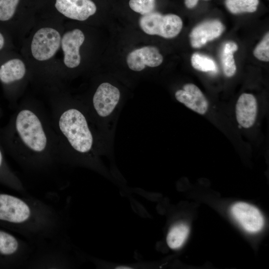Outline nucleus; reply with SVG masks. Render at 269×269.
<instances>
[{"label": "nucleus", "mask_w": 269, "mask_h": 269, "mask_svg": "<svg viewBox=\"0 0 269 269\" xmlns=\"http://www.w3.org/2000/svg\"><path fill=\"white\" fill-rule=\"evenodd\" d=\"M53 106V128L58 139L60 161L93 165L99 143L84 106Z\"/></svg>", "instance_id": "nucleus-1"}, {"label": "nucleus", "mask_w": 269, "mask_h": 269, "mask_svg": "<svg viewBox=\"0 0 269 269\" xmlns=\"http://www.w3.org/2000/svg\"><path fill=\"white\" fill-rule=\"evenodd\" d=\"M13 127L21 165L39 170L60 161L58 139L54 130L35 107L22 106L15 116Z\"/></svg>", "instance_id": "nucleus-2"}, {"label": "nucleus", "mask_w": 269, "mask_h": 269, "mask_svg": "<svg viewBox=\"0 0 269 269\" xmlns=\"http://www.w3.org/2000/svg\"><path fill=\"white\" fill-rule=\"evenodd\" d=\"M0 221L36 241L54 238L62 225L58 213L43 201L4 193H0Z\"/></svg>", "instance_id": "nucleus-3"}, {"label": "nucleus", "mask_w": 269, "mask_h": 269, "mask_svg": "<svg viewBox=\"0 0 269 269\" xmlns=\"http://www.w3.org/2000/svg\"><path fill=\"white\" fill-rule=\"evenodd\" d=\"M121 92L116 86L103 82L95 92L90 106L86 107L92 119L99 123L109 121L119 108Z\"/></svg>", "instance_id": "nucleus-4"}, {"label": "nucleus", "mask_w": 269, "mask_h": 269, "mask_svg": "<svg viewBox=\"0 0 269 269\" xmlns=\"http://www.w3.org/2000/svg\"><path fill=\"white\" fill-rule=\"evenodd\" d=\"M139 25L147 34L171 38L179 33L183 23L181 18L176 14L162 15L153 11L142 15L139 20Z\"/></svg>", "instance_id": "nucleus-5"}, {"label": "nucleus", "mask_w": 269, "mask_h": 269, "mask_svg": "<svg viewBox=\"0 0 269 269\" xmlns=\"http://www.w3.org/2000/svg\"><path fill=\"white\" fill-rule=\"evenodd\" d=\"M61 36L55 29L42 28L33 36L31 50L33 57L39 61L47 60L52 57L59 48Z\"/></svg>", "instance_id": "nucleus-6"}, {"label": "nucleus", "mask_w": 269, "mask_h": 269, "mask_svg": "<svg viewBox=\"0 0 269 269\" xmlns=\"http://www.w3.org/2000/svg\"><path fill=\"white\" fill-rule=\"evenodd\" d=\"M231 212L244 229L250 233L260 231L264 226V218L255 207L244 202H238L231 208Z\"/></svg>", "instance_id": "nucleus-7"}, {"label": "nucleus", "mask_w": 269, "mask_h": 269, "mask_svg": "<svg viewBox=\"0 0 269 269\" xmlns=\"http://www.w3.org/2000/svg\"><path fill=\"white\" fill-rule=\"evenodd\" d=\"M162 61L163 57L158 49L151 46L135 49L127 57V63L129 68L136 72L143 70L146 66L157 67Z\"/></svg>", "instance_id": "nucleus-8"}, {"label": "nucleus", "mask_w": 269, "mask_h": 269, "mask_svg": "<svg viewBox=\"0 0 269 269\" xmlns=\"http://www.w3.org/2000/svg\"><path fill=\"white\" fill-rule=\"evenodd\" d=\"M55 6L66 17L79 21L86 20L97 10L91 0H56Z\"/></svg>", "instance_id": "nucleus-9"}, {"label": "nucleus", "mask_w": 269, "mask_h": 269, "mask_svg": "<svg viewBox=\"0 0 269 269\" xmlns=\"http://www.w3.org/2000/svg\"><path fill=\"white\" fill-rule=\"evenodd\" d=\"M84 40V34L79 29L68 31L63 35L61 43L64 55V63L67 67L74 68L79 65V49Z\"/></svg>", "instance_id": "nucleus-10"}, {"label": "nucleus", "mask_w": 269, "mask_h": 269, "mask_svg": "<svg viewBox=\"0 0 269 269\" xmlns=\"http://www.w3.org/2000/svg\"><path fill=\"white\" fill-rule=\"evenodd\" d=\"M175 99L186 107L200 115H204L208 109V102L200 89L191 83L185 84L182 89L175 93Z\"/></svg>", "instance_id": "nucleus-11"}, {"label": "nucleus", "mask_w": 269, "mask_h": 269, "mask_svg": "<svg viewBox=\"0 0 269 269\" xmlns=\"http://www.w3.org/2000/svg\"><path fill=\"white\" fill-rule=\"evenodd\" d=\"M224 27L218 20L204 21L195 26L190 33V43L194 48H199L207 42L218 37Z\"/></svg>", "instance_id": "nucleus-12"}, {"label": "nucleus", "mask_w": 269, "mask_h": 269, "mask_svg": "<svg viewBox=\"0 0 269 269\" xmlns=\"http://www.w3.org/2000/svg\"><path fill=\"white\" fill-rule=\"evenodd\" d=\"M238 124L248 129L255 124L258 112L257 101L255 96L249 93H243L238 98L235 108Z\"/></svg>", "instance_id": "nucleus-13"}, {"label": "nucleus", "mask_w": 269, "mask_h": 269, "mask_svg": "<svg viewBox=\"0 0 269 269\" xmlns=\"http://www.w3.org/2000/svg\"><path fill=\"white\" fill-rule=\"evenodd\" d=\"M26 73L23 62L18 59H13L3 64L0 67V80L4 84H9L22 79Z\"/></svg>", "instance_id": "nucleus-14"}, {"label": "nucleus", "mask_w": 269, "mask_h": 269, "mask_svg": "<svg viewBox=\"0 0 269 269\" xmlns=\"http://www.w3.org/2000/svg\"><path fill=\"white\" fill-rule=\"evenodd\" d=\"M238 49L237 45L234 42H226L223 48L221 54V62L225 75L231 77L236 71V66L233 53Z\"/></svg>", "instance_id": "nucleus-15"}, {"label": "nucleus", "mask_w": 269, "mask_h": 269, "mask_svg": "<svg viewBox=\"0 0 269 269\" xmlns=\"http://www.w3.org/2000/svg\"><path fill=\"white\" fill-rule=\"evenodd\" d=\"M189 232V227L184 224L174 226L167 234L166 241L168 246L172 249L179 248L184 243Z\"/></svg>", "instance_id": "nucleus-16"}, {"label": "nucleus", "mask_w": 269, "mask_h": 269, "mask_svg": "<svg viewBox=\"0 0 269 269\" xmlns=\"http://www.w3.org/2000/svg\"><path fill=\"white\" fill-rule=\"evenodd\" d=\"M63 254L60 253H49L37 258L31 266L41 268H63L64 263Z\"/></svg>", "instance_id": "nucleus-17"}, {"label": "nucleus", "mask_w": 269, "mask_h": 269, "mask_svg": "<svg viewBox=\"0 0 269 269\" xmlns=\"http://www.w3.org/2000/svg\"><path fill=\"white\" fill-rule=\"evenodd\" d=\"M259 0H226L225 4L228 10L236 14L242 12H253L257 8Z\"/></svg>", "instance_id": "nucleus-18"}, {"label": "nucleus", "mask_w": 269, "mask_h": 269, "mask_svg": "<svg viewBox=\"0 0 269 269\" xmlns=\"http://www.w3.org/2000/svg\"><path fill=\"white\" fill-rule=\"evenodd\" d=\"M191 62L193 67L202 72H215L217 70V66L215 62L211 58L199 53H194L191 58Z\"/></svg>", "instance_id": "nucleus-19"}, {"label": "nucleus", "mask_w": 269, "mask_h": 269, "mask_svg": "<svg viewBox=\"0 0 269 269\" xmlns=\"http://www.w3.org/2000/svg\"><path fill=\"white\" fill-rule=\"evenodd\" d=\"M129 5L133 10L143 15L153 11L155 0H130Z\"/></svg>", "instance_id": "nucleus-20"}, {"label": "nucleus", "mask_w": 269, "mask_h": 269, "mask_svg": "<svg viewBox=\"0 0 269 269\" xmlns=\"http://www.w3.org/2000/svg\"><path fill=\"white\" fill-rule=\"evenodd\" d=\"M19 0H0V20L6 21L14 15Z\"/></svg>", "instance_id": "nucleus-21"}, {"label": "nucleus", "mask_w": 269, "mask_h": 269, "mask_svg": "<svg viewBox=\"0 0 269 269\" xmlns=\"http://www.w3.org/2000/svg\"><path fill=\"white\" fill-rule=\"evenodd\" d=\"M254 56L263 61H269V34L267 32L254 50Z\"/></svg>", "instance_id": "nucleus-22"}, {"label": "nucleus", "mask_w": 269, "mask_h": 269, "mask_svg": "<svg viewBox=\"0 0 269 269\" xmlns=\"http://www.w3.org/2000/svg\"><path fill=\"white\" fill-rule=\"evenodd\" d=\"M199 0H184V3L188 8L194 7L198 2Z\"/></svg>", "instance_id": "nucleus-23"}, {"label": "nucleus", "mask_w": 269, "mask_h": 269, "mask_svg": "<svg viewBox=\"0 0 269 269\" xmlns=\"http://www.w3.org/2000/svg\"><path fill=\"white\" fill-rule=\"evenodd\" d=\"M4 43V38L2 35L0 33V50L2 49Z\"/></svg>", "instance_id": "nucleus-24"}, {"label": "nucleus", "mask_w": 269, "mask_h": 269, "mask_svg": "<svg viewBox=\"0 0 269 269\" xmlns=\"http://www.w3.org/2000/svg\"><path fill=\"white\" fill-rule=\"evenodd\" d=\"M2 163H3V157H2V154L1 152V150H0V168L2 166Z\"/></svg>", "instance_id": "nucleus-25"}, {"label": "nucleus", "mask_w": 269, "mask_h": 269, "mask_svg": "<svg viewBox=\"0 0 269 269\" xmlns=\"http://www.w3.org/2000/svg\"><path fill=\"white\" fill-rule=\"evenodd\" d=\"M117 269H131V268H128L127 267H119L117 268Z\"/></svg>", "instance_id": "nucleus-26"}, {"label": "nucleus", "mask_w": 269, "mask_h": 269, "mask_svg": "<svg viewBox=\"0 0 269 269\" xmlns=\"http://www.w3.org/2000/svg\"></svg>", "instance_id": "nucleus-27"}]
</instances>
